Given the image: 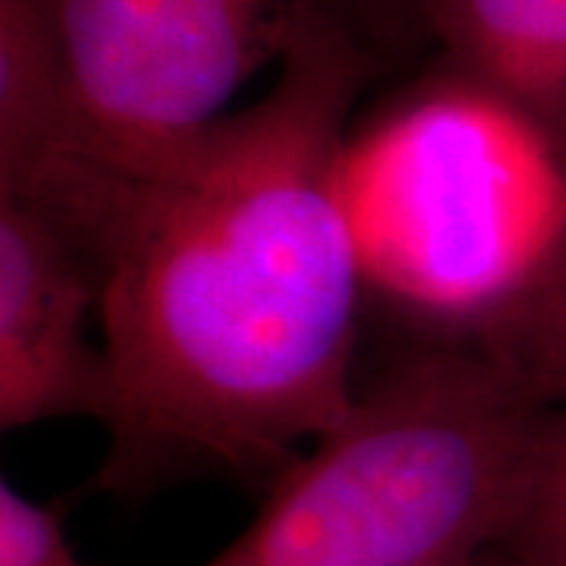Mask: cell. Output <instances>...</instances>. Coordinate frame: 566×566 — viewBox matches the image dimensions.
<instances>
[{"instance_id": "cell-1", "label": "cell", "mask_w": 566, "mask_h": 566, "mask_svg": "<svg viewBox=\"0 0 566 566\" xmlns=\"http://www.w3.org/2000/svg\"><path fill=\"white\" fill-rule=\"evenodd\" d=\"M365 80L363 44L331 22L202 136L142 164L82 155L25 202L98 277L114 403L85 491H268L344 422L368 286L340 164Z\"/></svg>"}, {"instance_id": "cell-2", "label": "cell", "mask_w": 566, "mask_h": 566, "mask_svg": "<svg viewBox=\"0 0 566 566\" xmlns=\"http://www.w3.org/2000/svg\"><path fill=\"white\" fill-rule=\"evenodd\" d=\"M547 409L485 346L431 337L359 390L205 566H488Z\"/></svg>"}, {"instance_id": "cell-3", "label": "cell", "mask_w": 566, "mask_h": 566, "mask_svg": "<svg viewBox=\"0 0 566 566\" xmlns=\"http://www.w3.org/2000/svg\"><path fill=\"white\" fill-rule=\"evenodd\" d=\"M340 180L365 286L431 337L494 322L566 237V155L465 76L349 136Z\"/></svg>"}, {"instance_id": "cell-4", "label": "cell", "mask_w": 566, "mask_h": 566, "mask_svg": "<svg viewBox=\"0 0 566 566\" xmlns=\"http://www.w3.org/2000/svg\"><path fill=\"white\" fill-rule=\"evenodd\" d=\"M82 155L142 164L233 114L264 70L340 22L337 0H44Z\"/></svg>"}, {"instance_id": "cell-5", "label": "cell", "mask_w": 566, "mask_h": 566, "mask_svg": "<svg viewBox=\"0 0 566 566\" xmlns=\"http://www.w3.org/2000/svg\"><path fill=\"white\" fill-rule=\"evenodd\" d=\"M98 322V277L82 245L41 208L0 199V428L57 419L104 428L114 378Z\"/></svg>"}, {"instance_id": "cell-6", "label": "cell", "mask_w": 566, "mask_h": 566, "mask_svg": "<svg viewBox=\"0 0 566 566\" xmlns=\"http://www.w3.org/2000/svg\"><path fill=\"white\" fill-rule=\"evenodd\" d=\"M428 17L465 80L566 155V0H428Z\"/></svg>"}, {"instance_id": "cell-7", "label": "cell", "mask_w": 566, "mask_h": 566, "mask_svg": "<svg viewBox=\"0 0 566 566\" xmlns=\"http://www.w3.org/2000/svg\"><path fill=\"white\" fill-rule=\"evenodd\" d=\"M80 158V117L44 0H0V199H39Z\"/></svg>"}, {"instance_id": "cell-8", "label": "cell", "mask_w": 566, "mask_h": 566, "mask_svg": "<svg viewBox=\"0 0 566 566\" xmlns=\"http://www.w3.org/2000/svg\"><path fill=\"white\" fill-rule=\"evenodd\" d=\"M463 340L504 359L547 406L566 403V237L526 293Z\"/></svg>"}, {"instance_id": "cell-9", "label": "cell", "mask_w": 566, "mask_h": 566, "mask_svg": "<svg viewBox=\"0 0 566 566\" xmlns=\"http://www.w3.org/2000/svg\"><path fill=\"white\" fill-rule=\"evenodd\" d=\"M488 566H566V403L547 409L523 506Z\"/></svg>"}, {"instance_id": "cell-10", "label": "cell", "mask_w": 566, "mask_h": 566, "mask_svg": "<svg viewBox=\"0 0 566 566\" xmlns=\"http://www.w3.org/2000/svg\"><path fill=\"white\" fill-rule=\"evenodd\" d=\"M0 566H85L61 504L35 501L10 479H0Z\"/></svg>"}]
</instances>
